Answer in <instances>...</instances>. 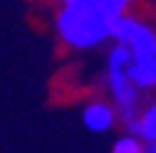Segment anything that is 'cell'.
<instances>
[{
  "mask_svg": "<svg viewBox=\"0 0 156 153\" xmlns=\"http://www.w3.org/2000/svg\"><path fill=\"white\" fill-rule=\"evenodd\" d=\"M126 72H129V79L136 84L139 91L156 89V57H149V59H129Z\"/></svg>",
  "mask_w": 156,
  "mask_h": 153,
  "instance_id": "cell-5",
  "label": "cell"
},
{
  "mask_svg": "<svg viewBox=\"0 0 156 153\" xmlns=\"http://www.w3.org/2000/svg\"><path fill=\"white\" fill-rule=\"evenodd\" d=\"M112 17L82 3L62 0L55 15V30L74 49H94L112 37Z\"/></svg>",
  "mask_w": 156,
  "mask_h": 153,
  "instance_id": "cell-1",
  "label": "cell"
},
{
  "mask_svg": "<svg viewBox=\"0 0 156 153\" xmlns=\"http://www.w3.org/2000/svg\"><path fill=\"white\" fill-rule=\"evenodd\" d=\"M119 121L116 119V111L112 101L104 99H92L84 109H82V124L87 131L92 133H107L114 128V124Z\"/></svg>",
  "mask_w": 156,
  "mask_h": 153,
  "instance_id": "cell-4",
  "label": "cell"
},
{
  "mask_svg": "<svg viewBox=\"0 0 156 153\" xmlns=\"http://www.w3.org/2000/svg\"><path fill=\"white\" fill-rule=\"evenodd\" d=\"M144 146H146V153H156V138L154 141H144Z\"/></svg>",
  "mask_w": 156,
  "mask_h": 153,
  "instance_id": "cell-9",
  "label": "cell"
},
{
  "mask_svg": "<svg viewBox=\"0 0 156 153\" xmlns=\"http://www.w3.org/2000/svg\"><path fill=\"white\" fill-rule=\"evenodd\" d=\"M72 3L89 5V8H94V10L109 15L112 20H114V17H119V15H124L126 8H129V0H72Z\"/></svg>",
  "mask_w": 156,
  "mask_h": 153,
  "instance_id": "cell-7",
  "label": "cell"
},
{
  "mask_svg": "<svg viewBox=\"0 0 156 153\" xmlns=\"http://www.w3.org/2000/svg\"><path fill=\"white\" fill-rule=\"evenodd\" d=\"M126 133H134L141 141H154L156 138V101H149L146 106L139 109V116H136L134 126Z\"/></svg>",
  "mask_w": 156,
  "mask_h": 153,
  "instance_id": "cell-6",
  "label": "cell"
},
{
  "mask_svg": "<svg viewBox=\"0 0 156 153\" xmlns=\"http://www.w3.org/2000/svg\"><path fill=\"white\" fill-rule=\"evenodd\" d=\"M131 59V54L124 45L114 42V47L109 49L107 54V89H109V99L114 104V111H116V119H119V124L129 131L136 121V116H139V97L141 91L136 89V84L129 79V72H126V64Z\"/></svg>",
  "mask_w": 156,
  "mask_h": 153,
  "instance_id": "cell-2",
  "label": "cell"
},
{
  "mask_svg": "<svg viewBox=\"0 0 156 153\" xmlns=\"http://www.w3.org/2000/svg\"><path fill=\"white\" fill-rule=\"evenodd\" d=\"M129 49L131 59H149L156 57V30L134 15H119L112 22V37Z\"/></svg>",
  "mask_w": 156,
  "mask_h": 153,
  "instance_id": "cell-3",
  "label": "cell"
},
{
  "mask_svg": "<svg viewBox=\"0 0 156 153\" xmlns=\"http://www.w3.org/2000/svg\"><path fill=\"white\" fill-rule=\"evenodd\" d=\"M112 153H146V146L139 136H134V133H124L114 141L112 146Z\"/></svg>",
  "mask_w": 156,
  "mask_h": 153,
  "instance_id": "cell-8",
  "label": "cell"
}]
</instances>
